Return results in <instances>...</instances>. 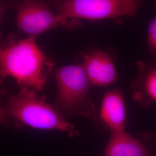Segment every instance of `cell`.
I'll list each match as a JSON object with an SVG mask.
<instances>
[{
    "mask_svg": "<svg viewBox=\"0 0 156 156\" xmlns=\"http://www.w3.org/2000/svg\"><path fill=\"white\" fill-rule=\"evenodd\" d=\"M100 118L111 132L126 130V107L120 90H110L104 94L101 104Z\"/></svg>",
    "mask_w": 156,
    "mask_h": 156,
    "instance_id": "cell-7",
    "label": "cell"
},
{
    "mask_svg": "<svg viewBox=\"0 0 156 156\" xmlns=\"http://www.w3.org/2000/svg\"><path fill=\"white\" fill-rule=\"evenodd\" d=\"M37 92L22 87L17 94L6 97L4 102L6 112L18 128L26 126L41 130L61 131L69 137L79 135L75 125Z\"/></svg>",
    "mask_w": 156,
    "mask_h": 156,
    "instance_id": "cell-2",
    "label": "cell"
},
{
    "mask_svg": "<svg viewBox=\"0 0 156 156\" xmlns=\"http://www.w3.org/2000/svg\"><path fill=\"white\" fill-rule=\"evenodd\" d=\"M57 14L67 19L101 20L134 17L143 0H49Z\"/></svg>",
    "mask_w": 156,
    "mask_h": 156,
    "instance_id": "cell-4",
    "label": "cell"
},
{
    "mask_svg": "<svg viewBox=\"0 0 156 156\" xmlns=\"http://www.w3.org/2000/svg\"><path fill=\"white\" fill-rule=\"evenodd\" d=\"M8 96L7 90L0 87V126H12L14 128H18L16 123L6 113L4 107V102Z\"/></svg>",
    "mask_w": 156,
    "mask_h": 156,
    "instance_id": "cell-11",
    "label": "cell"
},
{
    "mask_svg": "<svg viewBox=\"0 0 156 156\" xmlns=\"http://www.w3.org/2000/svg\"><path fill=\"white\" fill-rule=\"evenodd\" d=\"M12 3L5 0H0V24L2 22L4 15H5L8 9L9 8V6Z\"/></svg>",
    "mask_w": 156,
    "mask_h": 156,
    "instance_id": "cell-12",
    "label": "cell"
},
{
    "mask_svg": "<svg viewBox=\"0 0 156 156\" xmlns=\"http://www.w3.org/2000/svg\"><path fill=\"white\" fill-rule=\"evenodd\" d=\"M68 19L54 12L41 0H19L16 23L18 28L33 37L53 28L64 26Z\"/></svg>",
    "mask_w": 156,
    "mask_h": 156,
    "instance_id": "cell-5",
    "label": "cell"
},
{
    "mask_svg": "<svg viewBox=\"0 0 156 156\" xmlns=\"http://www.w3.org/2000/svg\"><path fill=\"white\" fill-rule=\"evenodd\" d=\"M147 44L151 61L156 63V13L149 24Z\"/></svg>",
    "mask_w": 156,
    "mask_h": 156,
    "instance_id": "cell-10",
    "label": "cell"
},
{
    "mask_svg": "<svg viewBox=\"0 0 156 156\" xmlns=\"http://www.w3.org/2000/svg\"><path fill=\"white\" fill-rule=\"evenodd\" d=\"M104 156H151V153L139 139L124 130L111 132Z\"/></svg>",
    "mask_w": 156,
    "mask_h": 156,
    "instance_id": "cell-9",
    "label": "cell"
},
{
    "mask_svg": "<svg viewBox=\"0 0 156 156\" xmlns=\"http://www.w3.org/2000/svg\"><path fill=\"white\" fill-rule=\"evenodd\" d=\"M138 76L131 83L134 100L144 106L156 105V63L138 62Z\"/></svg>",
    "mask_w": 156,
    "mask_h": 156,
    "instance_id": "cell-8",
    "label": "cell"
},
{
    "mask_svg": "<svg viewBox=\"0 0 156 156\" xmlns=\"http://www.w3.org/2000/svg\"><path fill=\"white\" fill-rule=\"evenodd\" d=\"M81 56V65L93 87L109 86L117 81L116 67L107 52L95 49L82 53Z\"/></svg>",
    "mask_w": 156,
    "mask_h": 156,
    "instance_id": "cell-6",
    "label": "cell"
},
{
    "mask_svg": "<svg viewBox=\"0 0 156 156\" xmlns=\"http://www.w3.org/2000/svg\"><path fill=\"white\" fill-rule=\"evenodd\" d=\"M53 66L33 37L0 45V82L10 77L21 88L40 91L45 87Z\"/></svg>",
    "mask_w": 156,
    "mask_h": 156,
    "instance_id": "cell-1",
    "label": "cell"
},
{
    "mask_svg": "<svg viewBox=\"0 0 156 156\" xmlns=\"http://www.w3.org/2000/svg\"><path fill=\"white\" fill-rule=\"evenodd\" d=\"M56 83L54 106L64 117L95 119L96 109L91 95L93 87L80 64H70L54 72Z\"/></svg>",
    "mask_w": 156,
    "mask_h": 156,
    "instance_id": "cell-3",
    "label": "cell"
}]
</instances>
